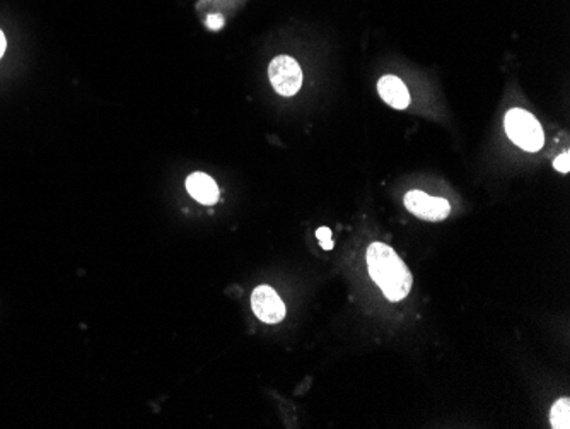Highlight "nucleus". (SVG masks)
<instances>
[{"label":"nucleus","mask_w":570,"mask_h":429,"mask_svg":"<svg viewBox=\"0 0 570 429\" xmlns=\"http://www.w3.org/2000/svg\"><path fill=\"white\" fill-rule=\"evenodd\" d=\"M273 90L282 96H294L302 86V70L292 57H275L269 67Z\"/></svg>","instance_id":"obj_3"},{"label":"nucleus","mask_w":570,"mask_h":429,"mask_svg":"<svg viewBox=\"0 0 570 429\" xmlns=\"http://www.w3.org/2000/svg\"><path fill=\"white\" fill-rule=\"evenodd\" d=\"M316 236H318V240H320V243H322V248H324V250H332V248H333V240H332L330 228H320V230L316 231Z\"/></svg>","instance_id":"obj_9"},{"label":"nucleus","mask_w":570,"mask_h":429,"mask_svg":"<svg viewBox=\"0 0 570 429\" xmlns=\"http://www.w3.org/2000/svg\"><path fill=\"white\" fill-rule=\"evenodd\" d=\"M507 135L512 143L528 153H536L544 147V129L530 112L521 108L511 110L504 120Z\"/></svg>","instance_id":"obj_2"},{"label":"nucleus","mask_w":570,"mask_h":429,"mask_svg":"<svg viewBox=\"0 0 570 429\" xmlns=\"http://www.w3.org/2000/svg\"><path fill=\"white\" fill-rule=\"evenodd\" d=\"M251 308L265 324H279L284 320V301L270 286H259L253 291Z\"/></svg>","instance_id":"obj_5"},{"label":"nucleus","mask_w":570,"mask_h":429,"mask_svg":"<svg viewBox=\"0 0 570 429\" xmlns=\"http://www.w3.org/2000/svg\"><path fill=\"white\" fill-rule=\"evenodd\" d=\"M5 52V37H4V33L0 31V57L4 55Z\"/></svg>","instance_id":"obj_12"},{"label":"nucleus","mask_w":570,"mask_h":429,"mask_svg":"<svg viewBox=\"0 0 570 429\" xmlns=\"http://www.w3.org/2000/svg\"><path fill=\"white\" fill-rule=\"evenodd\" d=\"M377 91L385 103H388L395 110H405L410 104V92L403 80L396 76H385L377 82Z\"/></svg>","instance_id":"obj_6"},{"label":"nucleus","mask_w":570,"mask_h":429,"mask_svg":"<svg viewBox=\"0 0 570 429\" xmlns=\"http://www.w3.org/2000/svg\"><path fill=\"white\" fill-rule=\"evenodd\" d=\"M367 269L373 281L389 301L396 303L410 295L414 277L405 262L388 245L373 243L367 248Z\"/></svg>","instance_id":"obj_1"},{"label":"nucleus","mask_w":570,"mask_h":429,"mask_svg":"<svg viewBox=\"0 0 570 429\" xmlns=\"http://www.w3.org/2000/svg\"><path fill=\"white\" fill-rule=\"evenodd\" d=\"M550 424L555 429L570 428V401L569 399H560L554 403L552 413H550Z\"/></svg>","instance_id":"obj_8"},{"label":"nucleus","mask_w":570,"mask_h":429,"mask_svg":"<svg viewBox=\"0 0 570 429\" xmlns=\"http://www.w3.org/2000/svg\"><path fill=\"white\" fill-rule=\"evenodd\" d=\"M405 208L424 221H444L451 214V204L441 197H430L420 190H412L405 196Z\"/></svg>","instance_id":"obj_4"},{"label":"nucleus","mask_w":570,"mask_h":429,"mask_svg":"<svg viewBox=\"0 0 570 429\" xmlns=\"http://www.w3.org/2000/svg\"><path fill=\"white\" fill-rule=\"evenodd\" d=\"M554 166L560 173H569L570 171V155L569 151H565V153H562L560 156L555 159V163H554Z\"/></svg>","instance_id":"obj_10"},{"label":"nucleus","mask_w":570,"mask_h":429,"mask_svg":"<svg viewBox=\"0 0 570 429\" xmlns=\"http://www.w3.org/2000/svg\"><path fill=\"white\" fill-rule=\"evenodd\" d=\"M207 27L210 29H214V31L221 29L224 27V17H222L221 14H210L207 17Z\"/></svg>","instance_id":"obj_11"},{"label":"nucleus","mask_w":570,"mask_h":429,"mask_svg":"<svg viewBox=\"0 0 570 429\" xmlns=\"http://www.w3.org/2000/svg\"><path fill=\"white\" fill-rule=\"evenodd\" d=\"M186 190L196 202L204 206H214L219 200V187L206 173H194L186 180Z\"/></svg>","instance_id":"obj_7"}]
</instances>
